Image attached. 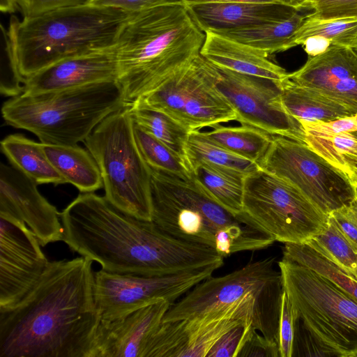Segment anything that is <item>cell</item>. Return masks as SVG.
<instances>
[{
	"label": "cell",
	"instance_id": "13",
	"mask_svg": "<svg viewBox=\"0 0 357 357\" xmlns=\"http://www.w3.org/2000/svg\"><path fill=\"white\" fill-rule=\"evenodd\" d=\"M221 267L213 264L177 274H119L102 269L94 273V296L101 319H112L151 303L172 304Z\"/></svg>",
	"mask_w": 357,
	"mask_h": 357
},
{
	"label": "cell",
	"instance_id": "25",
	"mask_svg": "<svg viewBox=\"0 0 357 357\" xmlns=\"http://www.w3.org/2000/svg\"><path fill=\"white\" fill-rule=\"evenodd\" d=\"M1 150L11 165L37 185L66 183L46 156L41 142L22 134H11L1 141Z\"/></svg>",
	"mask_w": 357,
	"mask_h": 357
},
{
	"label": "cell",
	"instance_id": "22",
	"mask_svg": "<svg viewBox=\"0 0 357 357\" xmlns=\"http://www.w3.org/2000/svg\"><path fill=\"white\" fill-rule=\"evenodd\" d=\"M303 141L357 186V114L331 121H300Z\"/></svg>",
	"mask_w": 357,
	"mask_h": 357
},
{
	"label": "cell",
	"instance_id": "27",
	"mask_svg": "<svg viewBox=\"0 0 357 357\" xmlns=\"http://www.w3.org/2000/svg\"><path fill=\"white\" fill-rule=\"evenodd\" d=\"M281 88L286 109L299 121H331L354 115L319 93L294 84L287 76L281 82Z\"/></svg>",
	"mask_w": 357,
	"mask_h": 357
},
{
	"label": "cell",
	"instance_id": "5",
	"mask_svg": "<svg viewBox=\"0 0 357 357\" xmlns=\"http://www.w3.org/2000/svg\"><path fill=\"white\" fill-rule=\"evenodd\" d=\"M152 221L178 239L210 247L223 258L266 248L275 241L245 213L220 205L192 176L151 169Z\"/></svg>",
	"mask_w": 357,
	"mask_h": 357
},
{
	"label": "cell",
	"instance_id": "16",
	"mask_svg": "<svg viewBox=\"0 0 357 357\" xmlns=\"http://www.w3.org/2000/svg\"><path fill=\"white\" fill-rule=\"evenodd\" d=\"M237 305L188 319L162 322L144 357H206L215 343L242 323Z\"/></svg>",
	"mask_w": 357,
	"mask_h": 357
},
{
	"label": "cell",
	"instance_id": "29",
	"mask_svg": "<svg viewBox=\"0 0 357 357\" xmlns=\"http://www.w3.org/2000/svg\"><path fill=\"white\" fill-rule=\"evenodd\" d=\"M208 139L225 149L258 163L267 151L272 135L253 126L218 125L210 131L202 132Z\"/></svg>",
	"mask_w": 357,
	"mask_h": 357
},
{
	"label": "cell",
	"instance_id": "24",
	"mask_svg": "<svg viewBox=\"0 0 357 357\" xmlns=\"http://www.w3.org/2000/svg\"><path fill=\"white\" fill-rule=\"evenodd\" d=\"M43 151L66 183L81 192H93L103 187L100 170L88 150L77 144L42 143Z\"/></svg>",
	"mask_w": 357,
	"mask_h": 357
},
{
	"label": "cell",
	"instance_id": "21",
	"mask_svg": "<svg viewBox=\"0 0 357 357\" xmlns=\"http://www.w3.org/2000/svg\"><path fill=\"white\" fill-rule=\"evenodd\" d=\"M185 5L204 32L245 29L273 23L286 20L299 10L282 3L216 1L185 3Z\"/></svg>",
	"mask_w": 357,
	"mask_h": 357
},
{
	"label": "cell",
	"instance_id": "40",
	"mask_svg": "<svg viewBox=\"0 0 357 357\" xmlns=\"http://www.w3.org/2000/svg\"><path fill=\"white\" fill-rule=\"evenodd\" d=\"M278 357L279 344L262 334L259 335L253 328L241 347L237 357Z\"/></svg>",
	"mask_w": 357,
	"mask_h": 357
},
{
	"label": "cell",
	"instance_id": "36",
	"mask_svg": "<svg viewBox=\"0 0 357 357\" xmlns=\"http://www.w3.org/2000/svg\"><path fill=\"white\" fill-rule=\"evenodd\" d=\"M305 8L312 10L306 17L312 20H357V0H312Z\"/></svg>",
	"mask_w": 357,
	"mask_h": 357
},
{
	"label": "cell",
	"instance_id": "38",
	"mask_svg": "<svg viewBox=\"0 0 357 357\" xmlns=\"http://www.w3.org/2000/svg\"><path fill=\"white\" fill-rule=\"evenodd\" d=\"M296 317L286 292L283 290L279 318L280 357H291L294 353Z\"/></svg>",
	"mask_w": 357,
	"mask_h": 357
},
{
	"label": "cell",
	"instance_id": "14",
	"mask_svg": "<svg viewBox=\"0 0 357 357\" xmlns=\"http://www.w3.org/2000/svg\"><path fill=\"white\" fill-rule=\"evenodd\" d=\"M217 68L220 73L218 88L233 107L236 121L274 136L304 142L301 122L282 102V81Z\"/></svg>",
	"mask_w": 357,
	"mask_h": 357
},
{
	"label": "cell",
	"instance_id": "1",
	"mask_svg": "<svg viewBox=\"0 0 357 357\" xmlns=\"http://www.w3.org/2000/svg\"><path fill=\"white\" fill-rule=\"evenodd\" d=\"M93 261H50L35 287L0 310V357H89L101 314Z\"/></svg>",
	"mask_w": 357,
	"mask_h": 357
},
{
	"label": "cell",
	"instance_id": "23",
	"mask_svg": "<svg viewBox=\"0 0 357 357\" xmlns=\"http://www.w3.org/2000/svg\"><path fill=\"white\" fill-rule=\"evenodd\" d=\"M204 33L200 54L214 66L278 82L287 77L285 69L266 54L214 31Z\"/></svg>",
	"mask_w": 357,
	"mask_h": 357
},
{
	"label": "cell",
	"instance_id": "32",
	"mask_svg": "<svg viewBox=\"0 0 357 357\" xmlns=\"http://www.w3.org/2000/svg\"><path fill=\"white\" fill-rule=\"evenodd\" d=\"M282 259L308 267L327 278L357 301V280L306 243H284Z\"/></svg>",
	"mask_w": 357,
	"mask_h": 357
},
{
	"label": "cell",
	"instance_id": "49",
	"mask_svg": "<svg viewBox=\"0 0 357 357\" xmlns=\"http://www.w3.org/2000/svg\"><path fill=\"white\" fill-rule=\"evenodd\" d=\"M355 279L357 280V272H356V275H355Z\"/></svg>",
	"mask_w": 357,
	"mask_h": 357
},
{
	"label": "cell",
	"instance_id": "17",
	"mask_svg": "<svg viewBox=\"0 0 357 357\" xmlns=\"http://www.w3.org/2000/svg\"><path fill=\"white\" fill-rule=\"evenodd\" d=\"M37 184L13 165L0 166V213L22 221L41 246L62 241L60 213L38 191Z\"/></svg>",
	"mask_w": 357,
	"mask_h": 357
},
{
	"label": "cell",
	"instance_id": "9",
	"mask_svg": "<svg viewBox=\"0 0 357 357\" xmlns=\"http://www.w3.org/2000/svg\"><path fill=\"white\" fill-rule=\"evenodd\" d=\"M243 212L284 243H305L325 229L328 220L297 188L261 169L245 178Z\"/></svg>",
	"mask_w": 357,
	"mask_h": 357
},
{
	"label": "cell",
	"instance_id": "33",
	"mask_svg": "<svg viewBox=\"0 0 357 357\" xmlns=\"http://www.w3.org/2000/svg\"><path fill=\"white\" fill-rule=\"evenodd\" d=\"M134 135L139 150L151 169L182 178L192 176L183 158L134 122Z\"/></svg>",
	"mask_w": 357,
	"mask_h": 357
},
{
	"label": "cell",
	"instance_id": "39",
	"mask_svg": "<svg viewBox=\"0 0 357 357\" xmlns=\"http://www.w3.org/2000/svg\"><path fill=\"white\" fill-rule=\"evenodd\" d=\"M337 229L357 252V186L355 196L347 205L328 214Z\"/></svg>",
	"mask_w": 357,
	"mask_h": 357
},
{
	"label": "cell",
	"instance_id": "44",
	"mask_svg": "<svg viewBox=\"0 0 357 357\" xmlns=\"http://www.w3.org/2000/svg\"><path fill=\"white\" fill-rule=\"evenodd\" d=\"M0 9L4 13L16 12V10H18L17 0H1Z\"/></svg>",
	"mask_w": 357,
	"mask_h": 357
},
{
	"label": "cell",
	"instance_id": "42",
	"mask_svg": "<svg viewBox=\"0 0 357 357\" xmlns=\"http://www.w3.org/2000/svg\"><path fill=\"white\" fill-rule=\"evenodd\" d=\"M165 1L167 0H89L88 3L133 13Z\"/></svg>",
	"mask_w": 357,
	"mask_h": 357
},
{
	"label": "cell",
	"instance_id": "46",
	"mask_svg": "<svg viewBox=\"0 0 357 357\" xmlns=\"http://www.w3.org/2000/svg\"><path fill=\"white\" fill-rule=\"evenodd\" d=\"M224 1H234V2L257 3V4L281 3L279 0H225Z\"/></svg>",
	"mask_w": 357,
	"mask_h": 357
},
{
	"label": "cell",
	"instance_id": "15",
	"mask_svg": "<svg viewBox=\"0 0 357 357\" xmlns=\"http://www.w3.org/2000/svg\"><path fill=\"white\" fill-rule=\"evenodd\" d=\"M22 220L0 213V310L19 303L35 287L49 261Z\"/></svg>",
	"mask_w": 357,
	"mask_h": 357
},
{
	"label": "cell",
	"instance_id": "26",
	"mask_svg": "<svg viewBox=\"0 0 357 357\" xmlns=\"http://www.w3.org/2000/svg\"><path fill=\"white\" fill-rule=\"evenodd\" d=\"M306 15L298 10L290 17L266 24L238 29L214 31L247 45L266 55L295 47L294 37Z\"/></svg>",
	"mask_w": 357,
	"mask_h": 357
},
{
	"label": "cell",
	"instance_id": "31",
	"mask_svg": "<svg viewBox=\"0 0 357 357\" xmlns=\"http://www.w3.org/2000/svg\"><path fill=\"white\" fill-rule=\"evenodd\" d=\"M129 111L136 124L167 146L185 162V145L190 131L168 114L138 101L129 105Z\"/></svg>",
	"mask_w": 357,
	"mask_h": 357
},
{
	"label": "cell",
	"instance_id": "28",
	"mask_svg": "<svg viewBox=\"0 0 357 357\" xmlns=\"http://www.w3.org/2000/svg\"><path fill=\"white\" fill-rule=\"evenodd\" d=\"M194 177L220 205L237 215L243 212L244 181L246 175L208 163L199 164Z\"/></svg>",
	"mask_w": 357,
	"mask_h": 357
},
{
	"label": "cell",
	"instance_id": "48",
	"mask_svg": "<svg viewBox=\"0 0 357 357\" xmlns=\"http://www.w3.org/2000/svg\"><path fill=\"white\" fill-rule=\"evenodd\" d=\"M354 50H356V52H357V40H356V47H355Z\"/></svg>",
	"mask_w": 357,
	"mask_h": 357
},
{
	"label": "cell",
	"instance_id": "41",
	"mask_svg": "<svg viewBox=\"0 0 357 357\" xmlns=\"http://www.w3.org/2000/svg\"><path fill=\"white\" fill-rule=\"evenodd\" d=\"M89 0H17L23 17H32L61 8L88 3Z\"/></svg>",
	"mask_w": 357,
	"mask_h": 357
},
{
	"label": "cell",
	"instance_id": "4",
	"mask_svg": "<svg viewBox=\"0 0 357 357\" xmlns=\"http://www.w3.org/2000/svg\"><path fill=\"white\" fill-rule=\"evenodd\" d=\"M130 13L85 3L20 20L10 17L2 28L15 84L62 59L116 44Z\"/></svg>",
	"mask_w": 357,
	"mask_h": 357
},
{
	"label": "cell",
	"instance_id": "2",
	"mask_svg": "<svg viewBox=\"0 0 357 357\" xmlns=\"http://www.w3.org/2000/svg\"><path fill=\"white\" fill-rule=\"evenodd\" d=\"M60 218L62 241L109 273L165 275L223 264L215 250L175 238L94 192L79 194Z\"/></svg>",
	"mask_w": 357,
	"mask_h": 357
},
{
	"label": "cell",
	"instance_id": "37",
	"mask_svg": "<svg viewBox=\"0 0 357 357\" xmlns=\"http://www.w3.org/2000/svg\"><path fill=\"white\" fill-rule=\"evenodd\" d=\"M253 328L252 319L236 325L215 343L206 357H237Z\"/></svg>",
	"mask_w": 357,
	"mask_h": 357
},
{
	"label": "cell",
	"instance_id": "19",
	"mask_svg": "<svg viewBox=\"0 0 357 357\" xmlns=\"http://www.w3.org/2000/svg\"><path fill=\"white\" fill-rule=\"evenodd\" d=\"M172 303L161 299L112 319H101L89 357H144Z\"/></svg>",
	"mask_w": 357,
	"mask_h": 357
},
{
	"label": "cell",
	"instance_id": "11",
	"mask_svg": "<svg viewBox=\"0 0 357 357\" xmlns=\"http://www.w3.org/2000/svg\"><path fill=\"white\" fill-rule=\"evenodd\" d=\"M259 169L292 184L328 215L348 204L355 186L305 142L273 136Z\"/></svg>",
	"mask_w": 357,
	"mask_h": 357
},
{
	"label": "cell",
	"instance_id": "30",
	"mask_svg": "<svg viewBox=\"0 0 357 357\" xmlns=\"http://www.w3.org/2000/svg\"><path fill=\"white\" fill-rule=\"evenodd\" d=\"M185 158L192 173L201 163L227 168L246 176L259 169L257 163L216 144L199 130L189 133L185 145Z\"/></svg>",
	"mask_w": 357,
	"mask_h": 357
},
{
	"label": "cell",
	"instance_id": "6",
	"mask_svg": "<svg viewBox=\"0 0 357 357\" xmlns=\"http://www.w3.org/2000/svg\"><path fill=\"white\" fill-rule=\"evenodd\" d=\"M278 265L305 356L357 357V301L308 267L284 259Z\"/></svg>",
	"mask_w": 357,
	"mask_h": 357
},
{
	"label": "cell",
	"instance_id": "7",
	"mask_svg": "<svg viewBox=\"0 0 357 357\" xmlns=\"http://www.w3.org/2000/svg\"><path fill=\"white\" fill-rule=\"evenodd\" d=\"M127 105L117 82H107L37 95L20 93L3 103L1 114L7 124L32 132L41 143L75 145Z\"/></svg>",
	"mask_w": 357,
	"mask_h": 357
},
{
	"label": "cell",
	"instance_id": "18",
	"mask_svg": "<svg viewBox=\"0 0 357 357\" xmlns=\"http://www.w3.org/2000/svg\"><path fill=\"white\" fill-rule=\"evenodd\" d=\"M287 77L357 114V52L354 49L331 45L319 54L308 56L306 63L288 73Z\"/></svg>",
	"mask_w": 357,
	"mask_h": 357
},
{
	"label": "cell",
	"instance_id": "43",
	"mask_svg": "<svg viewBox=\"0 0 357 357\" xmlns=\"http://www.w3.org/2000/svg\"><path fill=\"white\" fill-rule=\"evenodd\" d=\"M301 45L308 56H312L325 52L331 44L321 38L312 36L305 39Z\"/></svg>",
	"mask_w": 357,
	"mask_h": 357
},
{
	"label": "cell",
	"instance_id": "34",
	"mask_svg": "<svg viewBox=\"0 0 357 357\" xmlns=\"http://www.w3.org/2000/svg\"><path fill=\"white\" fill-rule=\"evenodd\" d=\"M321 38L331 45L354 49L357 40L356 19L312 20L305 17L294 37L295 46L299 45L309 37Z\"/></svg>",
	"mask_w": 357,
	"mask_h": 357
},
{
	"label": "cell",
	"instance_id": "50",
	"mask_svg": "<svg viewBox=\"0 0 357 357\" xmlns=\"http://www.w3.org/2000/svg\"><path fill=\"white\" fill-rule=\"evenodd\" d=\"M280 1V0H279Z\"/></svg>",
	"mask_w": 357,
	"mask_h": 357
},
{
	"label": "cell",
	"instance_id": "12",
	"mask_svg": "<svg viewBox=\"0 0 357 357\" xmlns=\"http://www.w3.org/2000/svg\"><path fill=\"white\" fill-rule=\"evenodd\" d=\"M275 258L269 257L249 262L225 275L208 277L172 304L162 322L192 319L222 310L248 296L281 303L284 289L280 271L275 268Z\"/></svg>",
	"mask_w": 357,
	"mask_h": 357
},
{
	"label": "cell",
	"instance_id": "3",
	"mask_svg": "<svg viewBox=\"0 0 357 357\" xmlns=\"http://www.w3.org/2000/svg\"><path fill=\"white\" fill-rule=\"evenodd\" d=\"M205 33L185 5L167 0L130 13L115 44L117 79L130 105L200 54Z\"/></svg>",
	"mask_w": 357,
	"mask_h": 357
},
{
	"label": "cell",
	"instance_id": "8",
	"mask_svg": "<svg viewBox=\"0 0 357 357\" xmlns=\"http://www.w3.org/2000/svg\"><path fill=\"white\" fill-rule=\"evenodd\" d=\"M133 127L127 105L105 117L84 142L100 170L107 199L127 214L152 221L151 169Z\"/></svg>",
	"mask_w": 357,
	"mask_h": 357
},
{
	"label": "cell",
	"instance_id": "10",
	"mask_svg": "<svg viewBox=\"0 0 357 357\" xmlns=\"http://www.w3.org/2000/svg\"><path fill=\"white\" fill-rule=\"evenodd\" d=\"M218 68L201 54L159 88L136 100L162 112L189 131L236 121V113L218 88Z\"/></svg>",
	"mask_w": 357,
	"mask_h": 357
},
{
	"label": "cell",
	"instance_id": "35",
	"mask_svg": "<svg viewBox=\"0 0 357 357\" xmlns=\"http://www.w3.org/2000/svg\"><path fill=\"white\" fill-rule=\"evenodd\" d=\"M305 243L355 278L357 272V252L329 217L325 229Z\"/></svg>",
	"mask_w": 357,
	"mask_h": 357
},
{
	"label": "cell",
	"instance_id": "47",
	"mask_svg": "<svg viewBox=\"0 0 357 357\" xmlns=\"http://www.w3.org/2000/svg\"><path fill=\"white\" fill-rule=\"evenodd\" d=\"M183 3H208V2H216V1H224L225 0H178Z\"/></svg>",
	"mask_w": 357,
	"mask_h": 357
},
{
	"label": "cell",
	"instance_id": "20",
	"mask_svg": "<svg viewBox=\"0 0 357 357\" xmlns=\"http://www.w3.org/2000/svg\"><path fill=\"white\" fill-rule=\"evenodd\" d=\"M115 45L62 59L40 70L22 84V93L37 95L89 84L116 82Z\"/></svg>",
	"mask_w": 357,
	"mask_h": 357
},
{
	"label": "cell",
	"instance_id": "45",
	"mask_svg": "<svg viewBox=\"0 0 357 357\" xmlns=\"http://www.w3.org/2000/svg\"><path fill=\"white\" fill-rule=\"evenodd\" d=\"M312 0H280V3L298 10L305 8Z\"/></svg>",
	"mask_w": 357,
	"mask_h": 357
}]
</instances>
